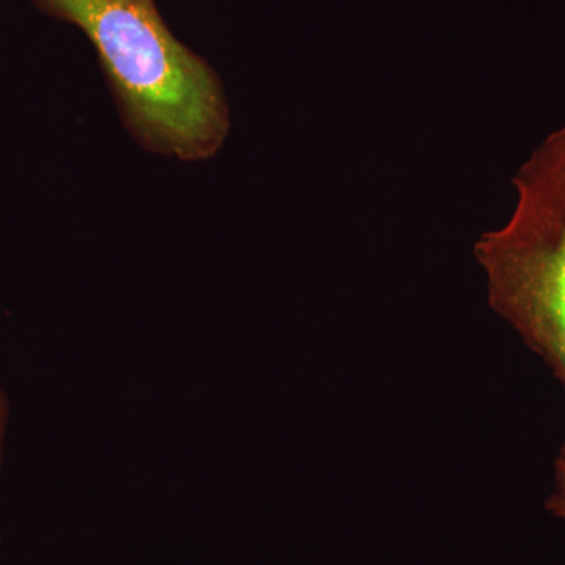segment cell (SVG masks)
Returning <instances> with one entry per match:
<instances>
[{
    "label": "cell",
    "mask_w": 565,
    "mask_h": 565,
    "mask_svg": "<svg viewBox=\"0 0 565 565\" xmlns=\"http://www.w3.org/2000/svg\"><path fill=\"white\" fill-rule=\"evenodd\" d=\"M10 403L6 392L0 388V467H2L3 445H6L7 424H9Z\"/></svg>",
    "instance_id": "cell-4"
},
{
    "label": "cell",
    "mask_w": 565,
    "mask_h": 565,
    "mask_svg": "<svg viewBox=\"0 0 565 565\" xmlns=\"http://www.w3.org/2000/svg\"><path fill=\"white\" fill-rule=\"evenodd\" d=\"M90 41L126 131L145 151L210 161L232 131L217 71L170 31L156 0H32Z\"/></svg>",
    "instance_id": "cell-1"
},
{
    "label": "cell",
    "mask_w": 565,
    "mask_h": 565,
    "mask_svg": "<svg viewBox=\"0 0 565 565\" xmlns=\"http://www.w3.org/2000/svg\"><path fill=\"white\" fill-rule=\"evenodd\" d=\"M511 217L482 234L475 255L494 313L565 390V125L514 177ZM557 459L565 463V441Z\"/></svg>",
    "instance_id": "cell-2"
},
{
    "label": "cell",
    "mask_w": 565,
    "mask_h": 565,
    "mask_svg": "<svg viewBox=\"0 0 565 565\" xmlns=\"http://www.w3.org/2000/svg\"><path fill=\"white\" fill-rule=\"evenodd\" d=\"M546 511L565 522V463L556 459L553 490L545 503Z\"/></svg>",
    "instance_id": "cell-3"
}]
</instances>
